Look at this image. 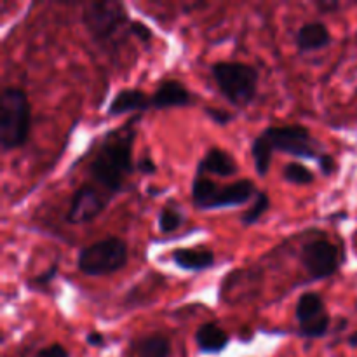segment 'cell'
I'll list each match as a JSON object with an SVG mask.
<instances>
[{
    "mask_svg": "<svg viewBox=\"0 0 357 357\" xmlns=\"http://www.w3.org/2000/svg\"><path fill=\"white\" fill-rule=\"evenodd\" d=\"M132 142H135V131L131 128L124 129L105 139L91 160V178L94 183L107 190L110 197L124 188L126 176L135 171Z\"/></svg>",
    "mask_w": 357,
    "mask_h": 357,
    "instance_id": "1",
    "label": "cell"
},
{
    "mask_svg": "<svg viewBox=\"0 0 357 357\" xmlns=\"http://www.w3.org/2000/svg\"><path fill=\"white\" fill-rule=\"evenodd\" d=\"M31 126V108L26 94L7 87L0 96V145L3 152L20 149L26 143Z\"/></svg>",
    "mask_w": 357,
    "mask_h": 357,
    "instance_id": "2",
    "label": "cell"
},
{
    "mask_svg": "<svg viewBox=\"0 0 357 357\" xmlns=\"http://www.w3.org/2000/svg\"><path fill=\"white\" fill-rule=\"evenodd\" d=\"M211 75L227 101L236 107H246L258 91V70L239 61H218L211 65Z\"/></svg>",
    "mask_w": 357,
    "mask_h": 357,
    "instance_id": "3",
    "label": "cell"
},
{
    "mask_svg": "<svg viewBox=\"0 0 357 357\" xmlns=\"http://www.w3.org/2000/svg\"><path fill=\"white\" fill-rule=\"evenodd\" d=\"M128 264V246L119 237H107L84 248L77 258V267L84 275L103 278L122 271Z\"/></svg>",
    "mask_w": 357,
    "mask_h": 357,
    "instance_id": "4",
    "label": "cell"
},
{
    "mask_svg": "<svg viewBox=\"0 0 357 357\" xmlns=\"http://www.w3.org/2000/svg\"><path fill=\"white\" fill-rule=\"evenodd\" d=\"M261 132L268 139L274 152L279 150V152L300 157V159L319 160L323 157L319 143L316 142V138L310 135L305 126L289 124L281 126V128H267Z\"/></svg>",
    "mask_w": 357,
    "mask_h": 357,
    "instance_id": "5",
    "label": "cell"
},
{
    "mask_svg": "<svg viewBox=\"0 0 357 357\" xmlns=\"http://www.w3.org/2000/svg\"><path fill=\"white\" fill-rule=\"evenodd\" d=\"M82 21L94 40L108 42L124 24L129 23V17L121 3L98 2L87 6Z\"/></svg>",
    "mask_w": 357,
    "mask_h": 357,
    "instance_id": "6",
    "label": "cell"
},
{
    "mask_svg": "<svg viewBox=\"0 0 357 357\" xmlns=\"http://www.w3.org/2000/svg\"><path fill=\"white\" fill-rule=\"evenodd\" d=\"M300 258H302V265L305 267V271L316 281L331 278L340 267L338 248L326 239H317L305 244Z\"/></svg>",
    "mask_w": 357,
    "mask_h": 357,
    "instance_id": "7",
    "label": "cell"
},
{
    "mask_svg": "<svg viewBox=\"0 0 357 357\" xmlns=\"http://www.w3.org/2000/svg\"><path fill=\"white\" fill-rule=\"evenodd\" d=\"M108 201H110V197L101 194L96 185H82L73 194L72 204L66 213V222L73 223V225L93 222L107 208Z\"/></svg>",
    "mask_w": 357,
    "mask_h": 357,
    "instance_id": "8",
    "label": "cell"
},
{
    "mask_svg": "<svg viewBox=\"0 0 357 357\" xmlns=\"http://www.w3.org/2000/svg\"><path fill=\"white\" fill-rule=\"evenodd\" d=\"M152 108L166 110V108L190 107L194 105V96L180 80H164L150 98Z\"/></svg>",
    "mask_w": 357,
    "mask_h": 357,
    "instance_id": "9",
    "label": "cell"
},
{
    "mask_svg": "<svg viewBox=\"0 0 357 357\" xmlns=\"http://www.w3.org/2000/svg\"><path fill=\"white\" fill-rule=\"evenodd\" d=\"M255 194H258V192L253 181L248 180V178H243V180L234 181V183L225 185V187H220L208 209L237 208V206H243L246 202H250Z\"/></svg>",
    "mask_w": 357,
    "mask_h": 357,
    "instance_id": "10",
    "label": "cell"
},
{
    "mask_svg": "<svg viewBox=\"0 0 357 357\" xmlns=\"http://www.w3.org/2000/svg\"><path fill=\"white\" fill-rule=\"evenodd\" d=\"M237 171H239V166H237V162L229 152H225L222 149H211L208 150V153L197 164L195 176L215 174V176L230 178L234 174H237Z\"/></svg>",
    "mask_w": 357,
    "mask_h": 357,
    "instance_id": "11",
    "label": "cell"
},
{
    "mask_svg": "<svg viewBox=\"0 0 357 357\" xmlns=\"http://www.w3.org/2000/svg\"><path fill=\"white\" fill-rule=\"evenodd\" d=\"M152 107L150 98L142 89H122L114 96L112 103L108 105V115L119 117V115L131 114V112H145Z\"/></svg>",
    "mask_w": 357,
    "mask_h": 357,
    "instance_id": "12",
    "label": "cell"
},
{
    "mask_svg": "<svg viewBox=\"0 0 357 357\" xmlns=\"http://www.w3.org/2000/svg\"><path fill=\"white\" fill-rule=\"evenodd\" d=\"M174 264L183 271L202 272L215 265V253L211 250H194V248H180L171 255Z\"/></svg>",
    "mask_w": 357,
    "mask_h": 357,
    "instance_id": "13",
    "label": "cell"
},
{
    "mask_svg": "<svg viewBox=\"0 0 357 357\" xmlns=\"http://www.w3.org/2000/svg\"><path fill=\"white\" fill-rule=\"evenodd\" d=\"M331 44V35L328 31L326 24L314 21V23L303 24L296 33V45L300 51L312 52L319 49L328 47Z\"/></svg>",
    "mask_w": 357,
    "mask_h": 357,
    "instance_id": "14",
    "label": "cell"
},
{
    "mask_svg": "<svg viewBox=\"0 0 357 357\" xmlns=\"http://www.w3.org/2000/svg\"><path fill=\"white\" fill-rule=\"evenodd\" d=\"M230 338L216 323H204L195 331V344L206 354H220L227 349Z\"/></svg>",
    "mask_w": 357,
    "mask_h": 357,
    "instance_id": "15",
    "label": "cell"
},
{
    "mask_svg": "<svg viewBox=\"0 0 357 357\" xmlns=\"http://www.w3.org/2000/svg\"><path fill=\"white\" fill-rule=\"evenodd\" d=\"M324 314H326V310H324V302L323 298H321L319 293L307 291L303 293L298 298V302H296L295 317L296 321H298L300 326H305V324L319 319Z\"/></svg>",
    "mask_w": 357,
    "mask_h": 357,
    "instance_id": "16",
    "label": "cell"
},
{
    "mask_svg": "<svg viewBox=\"0 0 357 357\" xmlns=\"http://www.w3.org/2000/svg\"><path fill=\"white\" fill-rule=\"evenodd\" d=\"M272 153H274V149L268 143V139L265 138L264 132L255 138L253 145H251V157H253L255 169H257L258 176L265 178L268 174V169H271L272 162Z\"/></svg>",
    "mask_w": 357,
    "mask_h": 357,
    "instance_id": "17",
    "label": "cell"
},
{
    "mask_svg": "<svg viewBox=\"0 0 357 357\" xmlns=\"http://www.w3.org/2000/svg\"><path fill=\"white\" fill-rule=\"evenodd\" d=\"M218 188L220 185L209 176H195L194 183H192V201H194L195 208L208 209Z\"/></svg>",
    "mask_w": 357,
    "mask_h": 357,
    "instance_id": "18",
    "label": "cell"
},
{
    "mask_svg": "<svg viewBox=\"0 0 357 357\" xmlns=\"http://www.w3.org/2000/svg\"><path fill=\"white\" fill-rule=\"evenodd\" d=\"M171 351L169 338H166L164 335H149V337H143L142 340H138L136 344V352L138 357H167Z\"/></svg>",
    "mask_w": 357,
    "mask_h": 357,
    "instance_id": "19",
    "label": "cell"
},
{
    "mask_svg": "<svg viewBox=\"0 0 357 357\" xmlns=\"http://www.w3.org/2000/svg\"><path fill=\"white\" fill-rule=\"evenodd\" d=\"M268 206H271V199H268L267 192H258V194L255 195V202L251 204V209H248V211L243 215V218H241L243 225L244 227L255 225V223H257L258 220L267 213Z\"/></svg>",
    "mask_w": 357,
    "mask_h": 357,
    "instance_id": "20",
    "label": "cell"
},
{
    "mask_svg": "<svg viewBox=\"0 0 357 357\" xmlns=\"http://www.w3.org/2000/svg\"><path fill=\"white\" fill-rule=\"evenodd\" d=\"M282 176H284L286 181L295 185H310L314 183V180H316L312 171H310L309 167L303 166V164H298V162L286 164L284 169H282Z\"/></svg>",
    "mask_w": 357,
    "mask_h": 357,
    "instance_id": "21",
    "label": "cell"
},
{
    "mask_svg": "<svg viewBox=\"0 0 357 357\" xmlns=\"http://www.w3.org/2000/svg\"><path fill=\"white\" fill-rule=\"evenodd\" d=\"M328 328H330V316L324 314L319 319L312 321V323L305 324V326H300L298 333L300 337L305 338H321L328 333Z\"/></svg>",
    "mask_w": 357,
    "mask_h": 357,
    "instance_id": "22",
    "label": "cell"
},
{
    "mask_svg": "<svg viewBox=\"0 0 357 357\" xmlns=\"http://www.w3.org/2000/svg\"><path fill=\"white\" fill-rule=\"evenodd\" d=\"M181 222H183V218H181L180 213L174 211V209L164 208L162 211H160V215H159L160 232H164V234L174 232V230L180 229Z\"/></svg>",
    "mask_w": 357,
    "mask_h": 357,
    "instance_id": "23",
    "label": "cell"
},
{
    "mask_svg": "<svg viewBox=\"0 0 357 357\" xmlns=\"http://www.w3.org/2000/svg\"><path fill=\"white\" fill-rule=\"evenodd\" d=\"M129 33L135 35L136 38H139V42H149L152 38V30H150L146 24L138 23V21H131L129 23Z\"/></svg>",
    "mask_w": 357,
    "mask_h": 357,
    "instance_id": "24",
    "label": "cell"
},
{
    "mask_svg": "<svg viewBox=\"0 0 357 357\" xmlns=\"http://www.w3.org/2000/svg\"><path fill=\"white\" fill-rule=\"evenodd\" d=\"M204 112H206V115H208V117L218 126H227L229 122L234 121V115L229 114V112H225V110H218V108H206Z\"/></svg>",
    "mask_w": 357,
    "mask_h": 357,
    "instance_id": "25",
    "label": "cell"
},
{
    "mask_svg": "<svg viewBox=\"0 0 357 357\" xmlns=\"http://www.w3.org/2000/svg\"><path fill=\"white\" fill-rule=\"evenodd\" d=\"M35 357H70V356L63 345L54 344V345H49V347L42 349V351H38Z\"/></svg>",
    "mask_w": 357,
    "mask_h": 357,
    "instance_id": "26",
    "label": "cell"
},
{
    "mask_svg": "<svg viewBox=\"0 0 357 357\" xmlns=\"http://www.w3.org/2000/svg\"><path fill=\"white\" fill-rule=\"evenodd\" d=\"M56 274H58V264H52L51 267L44 272V274H40L35 278V282H37L38 286H47L49 282L56 278Z\"/></svg>",
    "mask_w": 357,
    "mask_h": 357,
    "instance_id": "27",
    "label": "cell"
},
{
    "mask_svg": "<svg viewBox=\"0 0 357 357\" xmlns=\"http://www.w3.org/2000/svg\"><path fill=\"white\" fill-rule=\"evenodd\" d=\"M317 164H319V167H321V171H323L324 176H330V174L335 171V159L330 155V153H323V157L317 160Z\"/></svg>",
    "mask_w": 357,
    "mask_h": 357,
    "instance_id": "28",
    "label": "cell"
},
{
    "mask_svg": "<svg viewBox=\"0 0 357 357\" xmlns=\"http://www.w3.org/2000/svg\"><path fill=\"white\" fill-rule=\"evenodd\" d=\"M138 169L139 173L143 174H153L157 171V166L150 157H142V159L138 160Z\"/></svg>",
    "mask_w": 357,
    "mask_h": 357,
    "instance_id": "29",
    "label": "cell"
},
{
    "mask_svg": "<svg viewBox=\"0 0 357 357\" xmlns=\"http://www.w3.org/2000/svg\"><path fill=\"white\" fill-rule=\"evenodd\" d=\"M87 344L93 345V347H101L105 344V338L101 333H89L87 335Z\"/></svg>",
    "mask_w": 357,
    "mask_h": 357,
    "instance_id": "30",
    "label": "cell"
},
{
    "mask_svg": "<svg viewBox=\"0 0 357 357\" xmlns=\"http://www.w3.org/2000/svg\"><path fill=\"white\" fill-rule=\"evenodd\" d=\"M349 345H351V347H357V331L349 337Z\"/></svg>",
    "mask_w": 357,
    "mask_h": 357,
    "instance_id": "31",
    "label": "cell"
}]
</instances>
